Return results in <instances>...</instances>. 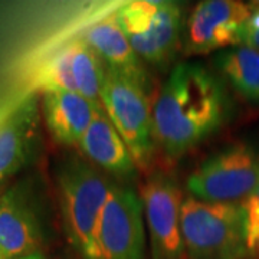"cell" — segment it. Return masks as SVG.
<instances>
[{
  "label": "cell",
  "mask_w": 259,
  "mask_h": 259,
  "mask_svg": "<svg viewBox=\"0 0 259 259\" xmlns=\"http://www.w3.org/2000/svg\"><path fill=\"white\" fill-rule=\"evenodd\" d=\"M223 115L222 90L209 71L199 64H179L153 105L154 141L168 157H179L212 134Z\"/></svg>",
  "instance_id": "obj_1"
},
{
  "label": "cell",
  "mask_w": 259,
  "mask_h": 259,
  "mask_svg": "<svg viewBox=\"0 0 259 259\" xmlns=\"http://www.w3.org/2000/svg\"><path fill=\"white\" fill-rule=\"evenodd\" d=\"M185 252L190 259H245L248 216L243 204L210 203L186 197L180 210Z\"/></svg>",
  "instance_id": "obj_2"
},
{
  "label": "cell",
  "mask_w": 259,
  "mask_h": 259,
  "mask_svg": "<svg viewBox=\"0 0 259 259\" xmlns=\"http://www.w3.org/2000/svg\"><path fill=\"white\" fill-rule=\"evenodd\" d=\"M56 183L69 241L87 259H101L98 228L112 185L78 158L61 166Z\"/></svg>",
  "instance_id": "obj_3"
},
{
  "label": "cell",
  "mask_w": 259,
  "mask_h": 259,
  "mask_svg": "<svg viewBox=\"0 0 259 259\" xmlns=\"http://www.w3.org/2000/svg\"><path fill=\"white\" fill-rule=\"evenodd\" d=\"M259 177V157L248 144H235L207 158L187 179L192 197L210 203L243 204Z\"/></svg>",
  "instance_id": "obj_4"
},
{
  "label": "cell",
  "mask_w": 259,
  "mask_h": 259,
  "mask_svg": "<svg viewBox=\"0 0 259 259\" xmlns=\"http://www.w3.org/2000/svg\"><path fill=\"white\" fill-rule=\"evenodd\" d=\"M115 19L136 54L151 64L166 62L180 40L182 10L173 2H128L118 8Z\"/></svg>",
  "instance_id": "obj_5"
},
{
  "label": "cell",
  "mask_w": 259,
  "mask_h": 259,
  "mask_svg": "<svg viewBox=\"0 0 259 259\" xmlns=\"http://www.w3.org/2000/svg\"><path fill=\"white\" fill-rule=\"evenodd\" d=\"M101 107L127 144L137 167H146L153 151V110L144 88L107 71Z\"/></svg>",
  "instance_id": "obj_6"
},
{
  "label": "cell",
  "mask_w": 259,
  "mask_h": 259,
  "mask_svg": "<svg viewBox=\"0 0 259 259\" xmlns=\"http://www.w3.org/2000/svg\"><path fill=\"white\" fill-rule=\"evenodd\" d=\"M253 9L255 5L239 0L200 2L186 23V54L202 55L239 47L243 28Z\"/></svg>",
  "instance_id": "obj_7"
},
{
  "label": "cell",
  "mask_w": 259,
  "mask_h": 259,
  "mask_svg": "<svg viewBox=\"0 0 259 259\" xmlns=\"http://www.w3.org/2000/svg\"><path fill=\"white\" fill-rule=\"evenodd\" d=\"M101 259H143L144 209L134 190L112 185L98 228Z\"/></svg>",
  "instance_id": "obj_8"
},
{
  "label": "cell",
  "mask_w": 259,
  "mask_h": 259,
  "mask_svg": "<svg viewBox=\"0 0 259 259\" xmlns=\"http://www.w3.org/2000/svg\"><path fill=\"white\" fill-rule=\"evenodd\" d=\"M153 259H182L185 243L180 229L182 190L171 177L156 173L140 190Z\"/></svg>",
  "instance_id": "obj_9"
},
{
  "label": "cell",
  "mask_w": 259,
  "mask_h": 259,
  "mask_svg": "<svg viewBox=\"0 0 259 259\" xmlns=\"http://www.w3.org/2000/svg\"><path fill=\"white\" fill-rule=\"evenodd\" d=\"M40 225L32 206L18 189L0 194V256L22 259L37 253Z\"/></svg>",
  "instance_id": "obj_10"
},
{
  "label": "cell",
  "mask_w": 259,
  "mask_h": 259,
  "mask_svg": "<svg viewBox=\"0 0 259 259\" xmlns=\"http://www.w3.org/2000/svg\"><path fill=\"white\" fill-rule=\"evenodd\" d=\"M101 102H94L75 91H42L40 111L55 141L78 146L95 118Z\"/></svg>",
  "instance_id": "obj_11"
},
{
  "label": "cell",
  "mask_w": 259,
  "mask_h": 259,
  "mask_svg": "<svg viewBox=\"0 0 259 259\" xmlns=\"http://www.w3.org/2000/svg\"><path fill=\"white\" fill-rule=\"evenodd\" d=\"M40 112L37 97L30 95L0 124V182L19 171L33 156Z\"/></svg>",
  "instance_id": "obj_12"
},
{
  "label": "cell",
  "mask_w": 259,
  "mask_h": 259,
  "mask_svg": "<svg viewBox=\"0 0 259 259\" xmlns=\"http://www.w3.org/2000/svg\"><path fill=\"white\" fill-rule=\"evenodd\" d=\"M82 39L100 56L107 71L121 75L144 88L146 74L140 56L133 49L115 16L93 23L85 30Z\"/></svg>",
  "instance_id": "obj_13"
},
{
  "label": "cell",
  "mask_w": 259,
  "mask_h": 259,
  "mask_svg": "<svg viewBox=\"0 0 259 259\" xmlns=\"http://www.w3.org/2000/svg\"><path fill=\"white\" fill-rule=\"evenodd\" d=\"M78 146L93 163L114 176H130L137 168L127 144L102 107Z\"/></svg>",
  "instance_id": "obj_14"
},
{
  "label": "cell",
  "mask_w": 259,
  "mask_h": 259,
  "mask_svg": "<svg viewBox=\"0 0 259 259\" xmlns=\"http://www.w3.org/2000/svg\"><path fill=\"white\" fill-rule=\"evenodd\" d=\"M218 65L232 87L248 101L259 102V52L233 47L218 56Z\"/></svg>",
  "instance_id": "obj_15"
},
{
  "label": "cell",
  "mask_w": 259,
  "mask_h": 259,
  "mask_svg": "<svg viewBox=\"0 0 259 259\" xmlns=\"http://www.w3.org/2000/svg\"><path fill=\"white\" fill-rule=\"evenodd\" d=\"M68 47L71 52V66L76 93L91 101L100 102L107 75L105 65L82 37L71 40Z\"/></svg>",
  "instance_id": "obj_16"
},
{
  "label": "cell",
  "mask_w": 259,
  "mask_h": 259,
  "mask_svg": "<svg viewBox=\"0 0 259 259\" xmlns=\"http://www.w3.org/2000/svg\"><path fill=\"white\" fill-rule=\"evenodd\" d=\"M39 87L42 88V91L62 90L76 93L68 44L55 52L42 66L39 74Z\"/></svg>",
  "instance_id": "obj_17"
},
{
  "label": "cell",
  "mask_w": 259,
  "mask_h": 259,
  "mask_svg": "<svg viewBox=\"0 0 259 259\" xmlns=\"http://www.w3.org/2000/svg\"><path fill=\"white\" fill-rule=\"evenodd\" d=\"M245 209H246V216H248V250H249V256L259 259V209L248 207V206H245Z\"/></svg>",
  "instance_id": "obj_18"
},
{
  "label": "cell",
  "mask_w": 259,
  "mask_h": 259,
  "mask_svg": "<svg viewBox=\"0 0 259 259\" xmlns=\"http://www.w3.org/2000/svg\"><path fill=\"white\" fill-rule=\"evenodd\" d=\"M241 45L249 47L259 52V5H255V9L243 28Z\"/></svg>",
  "instance_id": "obj_19"
},
{
  "label": "cell",
  "mask_w": 259,
  "mask_h": 259,
  "mask_svg": "<svg viewBox=\"0 0 259 259\" xmlns=\"http://www.w3.org/2000/svg\"><path fill=\"white\" fill-rule=\"evenodd\" d=\"M245 206H248V207H256L259 209V177H258V183H256V187H255V190H253V193L249 197V200L248 202H245Z\"/></svg>",
  "instance_id": "obj_20"
},
{
  "label": "cell",
  "mask_w": 259,
  "mask_h": 259,
  "mask_svg": "<svg viewBox=\"0 0 259 259\" xmlns=\"http://www.w3.org/2000/svg\"><path fill=\"white\" fill-rule=\"evenodd\" d=\"M22 259H44L42 255H39V253H35V255H30V256H26V258H22Z\"/></svg>",
  "instance_id": "obj_21"
},
{
  "label": "cell",
  "mask_w": 259,
  "mask_h": 259,
  "mask_svg": "<svg viewBox=\"0 0 259 259\" xmlns=\"http://www.w3.org/2000/svg\"><path fill=\"white\" fill-rule=\"evenodd\" d=\"M0 259H2V256H0Z\"/></svg>",
  "instance_id": "obj_22"
}]
</instances>
